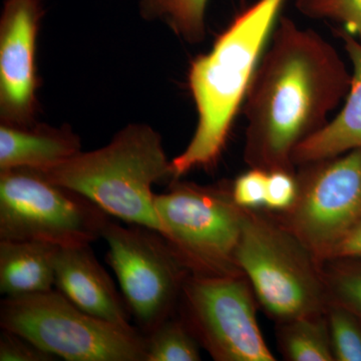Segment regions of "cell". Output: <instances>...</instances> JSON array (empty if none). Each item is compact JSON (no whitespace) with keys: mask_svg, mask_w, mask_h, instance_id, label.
<instances>
[{"mask_svg":"<svg viewBox=\"0 0 361 361\" xmlns=\"http://www.w3.org/2000/svg\"><path fill=\"white\" fill-rule=\"evenodd\" d=\"M351 78L334 45L280 18L244 102L246 163L266 172H293L294 149L329 123Z\"/></svg>","mask_w":361,"mask_h":361,"instance_id":"1","label":"cell"},{"mask_svg":"<svg viewBox=\"0 0 361 361\" xmlns=\"http://www.w3.org/2000/svg\"><path fill=\"white\" fill-rule=\"evenodd\" d=\"M285 1L257 0L235 18L210 52L192 63L189 85L198 125L186 149L171 161L175 179L219 158Z\"/></svg>","mask_w":361,"mask_h":361,"instance_id":"2","label":"cell"},{"mask_svg":"<svg viewBox=\"0 0 361 361\" xmlns=\"http://www.w3.org/2000/svg\"><path fill=\"white\" fill-rule=\"evenodd\" d=\"M35 171L87 197L108 215L160 233L152 187L172 171L161 137L147 126H130L104 148Z\"/></svg>","mask_w":361,"mask_h":361,"instance_id":"3","label":"cell"},{"mask_svg":"<svg viewBox=\"0 0 361 361\" xmlns=\"http://www.w3.org/2000/svg\"><path fill=\"white\" fill-rule=\"evenodd\" d=\"M236 262L263 307L280 322L326 311L320 262L284 225L244 209Z\"/></svg>","mask_w":361,"mask_h":361,"instance_id":"4","label":"cell"},{"mask_svg":"<svg viewBox=\"0 0 361 361\" xmlns=\"http://www.w3.org/2000/svg\"><path fill=\"white\" fill-rule=\"evenodd\" d=\"M0 327L68 361H146V336L80 310L56 290L6 296Z\"/></svg>","mask_w":361,"mask_h":361,"instance_id":"5","label":"cell"},{"mask_svg":"<svg viewBox=\"0 0 361 361\" xmlns=\"http://www.w3.org/2000/svg\"><path fill=\"white\" fill-rule=\"evenodd\" d=\"M160 234L191 274L243 275L236 262L244 209L231 190L174 182L156 195Z\"/></svg>","mask_w":361,"mask_h":361,"instance_id":"6","label":"cell"},{"mask_svg":"<svg viewBox=\"0 0 361 361\" xmlns=\"http://www.w3.org/2000/svg\"><path fill=\"white\" fill-rule=\"evenodd\" d=\"M110 221L78 192L54 184L32 169L0 173V240L59 247L90 245Z\"/></svg>","mask_w":361,"mask_h":361,"instance_id":"7","label":"cell"},{"mask_svg":"<svg viewBox=\"0 0 361 361\" xmlns=\"http://www.w3.org/2000/svg\"><path fill=\"white\" fill-rule=\"evenodd\" d=\"M102 238L108 244L106 263L137 327L146 336L172 317L177 308L187 268L155 230L109 221Z\"/></svg>","mask_w":361,"mask_h":361,"instance_id":"8","label":"cell"},{"mask_svg":"<svg viewBox=\"0 0 361 361\" xmlns=\"http://www.w3.org/2000/svg\"><path fill=\"white\" fill-rule=\"evenodd\" d=\"M244 275L190 273L179 299L180 320L215 360L273 361Z\"/></svg>","mask_w":361,"mask_h":361,"instance_id":"9","label":"cell"},{"mask_svg":"<svg viewBox=\"0 0 361 361\" xmlns=\"http://www.w3.org/2000/svg\"><path fill=\"white\" fill-rule=\"evenodd\" d=\"M303 167L285 227L322 263L361 224V149Z\"/></svg>","mask_w":361,"mask_h":361,"instance_id":"10","label":"cell"},{"mask_svg":"<svg viewBox=\"0 0 361 361\" xmlns=\"http://www.w3.org/2000/svg\"><path fill=\"white\" fill-rule=\"evenodd\" d=\"M39 0H7L0 32V99L11 120H26L35 102Z\"/></svg>","mask_w":361,"mask_h":361,"instance_id":"11","label":"cell"},{"mask_svg":"<svg viewBox=\"0 0 361 361\" xmlns=\"http://www.w3.org/2000/svg\"><path fill=\"white\" fill-rule=\"evenodd\" d=\"M54 286L87 314L123 329H137L130 324L132 314L123 294L118 293L90 245L61 247Z\"/></svg>","mask_w":361,"mask_h":361,"instance_id":"12","label":"cell"},{"mask_svg":"<svg viewBox=\"0 0 361 361\" xmlns=\"http://www.w3.org/2000/svg\"><path fill=\"white\" fill-rule=\"evenodd\" d=\"M334 33L343 44L353 66L350 90L336 118L294 149V166L329 160L361 149V42L343 28L334 30Z\"/></svg>","mask_w":361,"mask_h":361,"instance_id":"13","label":"cell"},{"mask_svg":"<svg viewBox=\"0 0 361 361\" xmlns=\"http://www.w3.org/2000/svg\"><path fill=\"white\" fill-rule=\"evenodd\" d=\"M61 247L40 241L0 240V292L21 296L51 290Z\"/></svg>","mask_w":361,"mask_h":361,"instance_id":"14","label":"cell"},{"mask_svg":"<svg viewBox=\"0 0 361 361\" xmlns=\"http://www.w3.org/2000/svg\"><path fill=\"white\" fill-rule=\"evenodd\" d=\"M75 135L58 130H25L0 128V170H44L80 153Z\"/></svg>","mask_w":361,"mask_h":361,"instance_id":"15","label":"cell"},{"mask_svg":"<svg viewBox=\"0 0 361 361\" xmlns=\"http://www.w3.org/2000/svg\"><path fill=\"white\" fill-rule=\"evenodd\" d=\"M280 343L285 356L293 361L336 360L329 322L322 314L283 322Z\"/></svg>","mask_w":361,"mask_h":361,"instance_id":"16","label":"cell"},{"mask_svg":"<svg viewBox=\"0 0 361 361\" xmlns=\"http://www.w3.org/2000/svg\"><path fill=\"white\" fill-rule=\"evenodd\" d=\"M145 336L146 361L201 360L200 344L180 318H168Z\"/></svg>","mask_w":361,"mask_h":361,"instance_id":"17","label":"cell"},{"mask_svg":"<svg viewBox=\"0 0 361 361\" xmlns=\"http://www.w3.org/2000/svg\"><path fill=\"white\" fill-rule=\"evenodd\" d=\"M208 0H142L149 16H160L190 44H199L206 35Z\"/></svg>","mask_w":361,"mask_h":361,"instance_id":"18","label":"cell"},{"mask_svg":"<svg viewBox=\"0 0 361 361\" xmlns=\"http://www.w3.org/2000/svg\"><path fill=\"white\" fill-rule=\"evenodd\" d=\"M326 313L336 360L361 361V319L336 304L329 303Z\"/></svg>","mask_w":361,"mask_h":361,"instance_id":"19","label":"cell"},{"mask_svg":"<svg viewBox=\"0 0 361 361\" xmlns=\"http://www.w3.org/2000/svg\"><path fill=\"white\" fill-rule=\"evenodd\" d=\"M329 272H324L329 304H336L361 319V263L341 259Z\"/></svg>","mask_w":361,"mask_h":361,"instance_id":"20","label":"cell"},{"mask_svg":"<svg viewBox=\"0 0 361 361\" xmlns=\"http://www.w3.org/2000/svg\"><path fill=\"white\" fill-rule=\"evenodd\" d=\"M295 7L311 20L339 23L361 42V0H295Z\"/></svg>","mask_w":361,"mask_h":361,"instance_id":"21","label":"cell"},{"mask_svg":"<svg viewBox=\"0 0 361 361\" xmlns=\"http://www.w3.org/2000/svg\"><path fill=\"white\" fill-rule=\"evenodd\" d=\"M267 178L268 172L257 168H251L237 178L231 189L235 204L249 210L264 206Z\"/></svg>","mask_w":361,"mask_h":361,"instance_id":"22","label":"cell"},{"mask_svg":"<svg viewBox=\"0 0 361 361\" xmlns=\"http://www.w3.org/2000/svg\"><path fill=\"white\" fill-rule=\"evenodd\" d=\"M298 195V182L293 172L275 170L268 172L264 206L271 210L288 211Z\"/></svg>","mask_w":361,"mask_h":361,"instance_id":"23","label":"cell"},{"mask_svg":"<svg viewBox=\"0 0 361 361\" xmlns=\"http://www.w3.org/2000/svg\"><path fill=\"white\" fill-rule=\"evenodd\" d=\"M56 356L14 332L2 329L0 334V361H54Z\"/></svg>","mask_w":361,"mask_h":361,"instance_id":"24","label":"cell"},{"mask_svg":"<svg viewBox=\"0 0 361 361\" xmlns=\"http://www.w3.org/2000/svg\"><path fill=\"white\" fill-rule=\"evenodd\" d=\"M337 259H361V224L336 247L329 261Z\"/></svg>","mask_w":361,"mask_h":361,"instance_id":"25","label":"cell"}]
</instances>
